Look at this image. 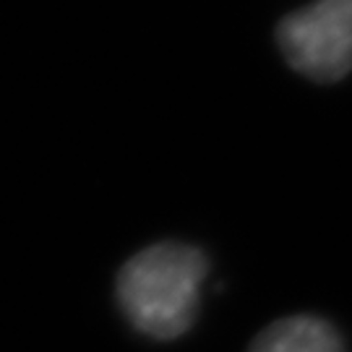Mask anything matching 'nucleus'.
Wrapping results in <instances>:
<instances>
[{"instance_id": "1", "label": "nucleus", "mask_w": 352, "mask_h": 352, "mask_svg": "<svg viewBox=\"0 0 352 352\" xmlns=\"http://www.w3.org/2000/svg\"><path fill=\"white\" fill-rule=\"evenodd\" d=\"M209 272L204 251L186 243H154L131 256L115 279V295L131 327L151 340L183 337L199 314Z\"/></svg>"}, {"instance_id": "2", "label": "nucleus", "mask_w": 352, "mask_h": 352, "mask_svg": "<svg viewBox=\"0 0 352 352\" xmlns=\"http://www.w3.org/2000/svg\"><path fill=\"white\" fill-rule=\"evenodd\" d=\"M279 47L298 74L334 84L352 71V0H316L285 16Z\"/></svg>"}, {"instance_id": "3", "label": "nucleus", "mask_w": 352, "mask_h": 352, "mask_svg": "<svg viewBox=\"0 0 352 352\" xmlns=\"http://www.w3.org/2000/svg\"><path fill=\"white\" fill-rule=\"evenodd\" d=\"M248 352H347L344 340L327 318L287 316L279 318L253 340Z\"/></svg>"}]
</instances>
